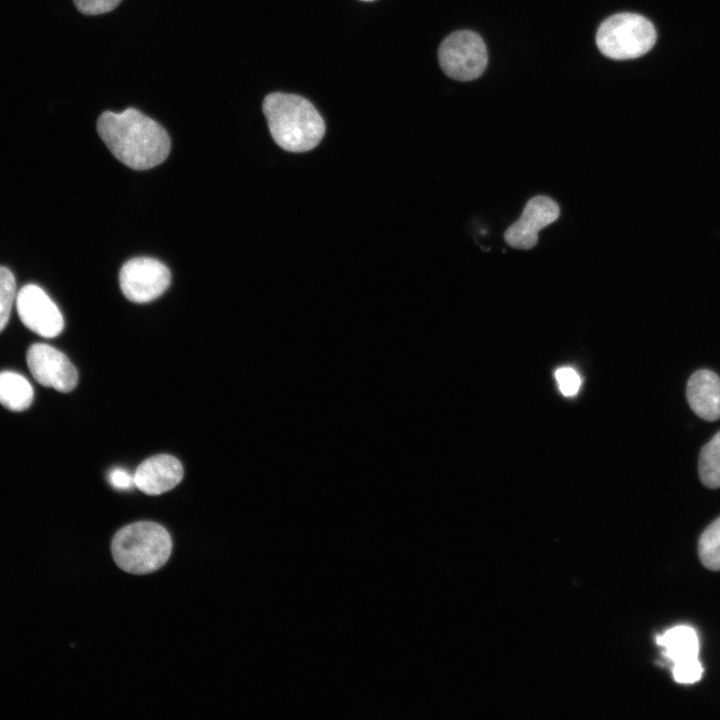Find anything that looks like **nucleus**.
<instances>
[{
  "instance_id": "obj_1",
  "label": "nucleus",
  "mask_w": 720,
  "mask_h": 720,
  "mask_svg": "<svg viewBox=\"0 0 720 720\" xmlns=\"http://www.w3.org/2000/svg\"><path fill=\"white\" fill-rule=\"evenodd\" d=\"M97 131L111 153L132 169L155 167L170 151L166 130L135 108L120 113H102L97 121Z\"/></svg>"
},
{
  "instance_id": "obj_2",
  "label": "nucleus",
  "mask_w": 720,
  "mask_h": 720,
  "mask_svg": "<svg viewBox=\"0 0 720 720\" xmlns=\"http://www.w3.org/2000/svg\"><path fill=\"white\" fill-rule=\"evenodd\" d=\"M263 112L273 140L289 152H306L316 147L325 134V123L307 99L275 92L263 101Z\"/></svg>"
},
{
  "instance_id": "obj_3",
  "label": "nucleus",
  "mask_w": 720,
  "mask_h": 720,
  "mask_svg": "<svg viewBox=\"0 0 720 720\" xmlns=\"http://www.w3.org/2000/svg\"><path fill=\"white\" fill-rule=\"evenodd\" d=\"M111 550L122 570L131 574H148L167 562L172 540L160 524L140 521L121 528L112 540Z\"/></svg>"
},
{
  "instance_id": "obj_4",
  "label": "nucleus",
  "mask_w": 720,
  "mask_h": 720,
  "mask_svg": "<svg viewBox=\"0 0 720 720\" xmlns=\"http://www.w3.org/2000/svg\"><path fill=\"white\" fill-rule=\"evenodd\" d=\"M656 38L653 24L645 17L635 13H618L600 24L596 44L606 57L627 60L650 51Z\"/></svg>"
},
{
  "instance_id": "obj_5",
  "label": "nucleus",
  "mask_w": 720,
  "mask_h": 720,
  "mask_svg": "<svg viewBox=\"0 0 720 720\" xmlns=\"http://www.w3.org/2000/svg\"><path fill=\"white\" fill-rule=\"evenodd\" d=\"M438 59L446 75L455 80L470 81L484 72L488 54L478 34L461 30L443 40L438 50Z\"/></svg>"
},
{
  "instance_id": "obj_6",
  "label": "nucleus",
  "mask_w": 720,
  "mask_h": 720,
  "mask_svg": "<svg viewBox=\"0 0 720 720\" xmlns=\"http://www.w3.org/2000/svg\"><path fill=\"white\" fill-rule=\"evenodd\" d=\"M663 648L662 655L672 664V675L680 684H693L703 675L698 659L699 640L696 631L687 625H678L656 637Z\"/></svg>"
},
{
  "instance_id": "obj_7",
  "label": "nucleus",
  "mask_w": 720,
  "mask_h": 720,
  "mask_svg": "<svg viewBox=\"0 0 720 720\" xmlns=\"http://www.w3.org/2000/svg\"><path fill=\"white\" fill-rule=\"evenodd\" d=\"M170 280L169 269L162 262L148 257L127 261L119 273L122 293L136 303L150 302L162 295Z\"/></svg>"
},
{
  "instance_id": "obj_8",
  "label": "nucleus",
  "mask_w": 720,
  "mask_h": 720,
  "mask_svg": "<svg viewBox=\"0 0 720 720\" xmlns=\"http://www.w3.org/2000/svg\"><path fill=\"white\" fill-rule=\"evenodd\" d=\"M15 301L21 322L34 333L52 338L62 332L64 319L61 311L41 287L35 284L23 286Z\"/></svg>"
},
{
  "instance_id": "obj_9",
  "label": "nucleus",
  "mask_w": 720,
  "mask_h": 720,
  "mask_svg": "<svg viewBox=\"0 0 720 720\" xmlns=\"http://www.w3.org/2000/svg\"><path fill=\"white\" fill-rule=\"evenodd\" d=\"M26 359L30 373L41 385L64 393L76 387V368L64 353L53 346L35 343L28 349Z\"/></svg>"
},
{
  "instance_id": "obj_10",
  "label": "nucleus",
  "mask_w": 720,
  "mask_h": 720,
  "mask_svg": "<svg viewBox=\"0 0 720 720\" xmlns=\"http://www.w3.org/2000/svg\"><path fill=\"white\" fill-rule=\"evenodd\" d=\"M558 204L550 197L538 195L526 203L520 218L504 233L506 243L516 249H531L538 241V232L559 217Z\"/></svg>"
},
{
  "instance_id": "obj_11",
  "label": "nucleus",
  "mask_w": 720,
  "mask_h": 720,
  "mask_svg": "<svg viewBox=\"0 0 720 720\" xmlns=\"http://www.w3.org/2000/svg\"><path fill=\"white\" fill-rule=\"evenodd\" d=\"M135 486L148 495H159L174 488L183 478L180 461L168 454L147 458L136 469Z\"/></svg>"
},
{
  "instance_id": "obj_12",
  "label": "nucleus",
  "mask_w": 720,
  "mask_h": 720,
  "mask_svg": "<svg viewBox=\"0 0 720 720\" xmlns=\"http://www.w3.org/2000/svg\"><path fill=\"white\" fill-rule=\"evenodd\" d=\"M686 395L692 410L702 419L720 418V377L707 369L692 374L687 383Z\"/></svg>"
},
{
  "instance_id": "obj_13",
  "label": "nucleus",
  "mask_w": 720,
  "mask_h": 720,
  "mask_svg": "<svg viewBox=\"0 0 720 720\" xmlns=\"http://www.w3.org/2000/svg\"><path fill=\"white\" fill-rule=\"evenodd\" d=\"M34 397L33 387L21 374L13 371L0 372V404L20 412L27 409Z\"/></svg>"
},
{
  "instance_id": "obj_14",
  "label": "nucleus",
  "mask_w": 720,
  "mask_h": 720,
  "mask_svg": "<svg viewBox=\"0 0 720 720\" xmlns=\"http://www.w3.org/2000/svg\"><path fill=\"white\" fill-rule=\"evenodd\" d=\"M698 469L705 486L720 487V431L702 448Z\"/></svg>"
},
{
  "instance_id": "obj_15",
  "label": "nucleus",
  "mask_w": 720,
  "mask_h": 720,
  "mask_svg": "<svg viewBox=\"0 0 720 720\" xmlns=\"http://www.w3.org/2000/svg\"><path fill=\"white\" fill-rule=\"evenodd\" d=\"M702 564L712 571H720V517L702 533L698 543Z\"/></svg>"
},
{
  "instance_id": "obj_16",
  "label": "nucleus",
  "mask_w": 720,
  "mask_h": 720,
  "mask_svg": "<svg viewBox=\"0 0 720 720\" xmlns=\"http://www.w3.org/2000/svg\"><path fill=\"white\" fill-rule=\"evenodd\" d=\"M16 300V283L12 272L0 266V332L8 323L12 306Z\"/></svg>"
},
{
  "instance_id": "obj_17",
  "label": "nucleus",
  "mask_w": 720,
  "mask_h": 720,
  "mask_svg": "<svg viewBox=\"0 0 720 720\" xmlns=\"http://www.w3.org/2000/svg\"><path fill=\"white\" fill-rule=\"evenodd\" d=\"M555 378L560 392L567 397L576 395L581 386V378L572 367H560L555 371Z\"/></svg>"
},
{
  "instance_id": "obj_18",
  "label": "nucleus",
  "mask_w": 720,
  "mask_h": 720,
  "mask_svg": "<svg viewBox=\"0 0 720 720\" xmlns=\"http://www.w3.org/2000/svg\"><path fill=\"white\" fill-rule=\"evenodd\" d=\"M77 9L86 15H98L115 9L121 0H73Z\"/></svg>"
},
{
  "instance_id": "obj_19",
  "label": "nucleus",
  "mask_w": 720,
  "mask_h": 720,
  "mask_svg": "<svg viewBox=\"0 0 720 720\" xmlns=\"http://www.w3.org/2000/svg\"><path fill=\"white\" fill-rule=\"evenodd\" d=\"M109 480L117 489H130L134 484V476L122 468H115L109 474Z\"/></svg>"
},
{
  "instance_id": "obj_20",
  "label": "nucleus",
  "mask_w": 720,
  "mask_h": 720,
  "mask_svg": "<svg viewBox=\"0 0 720 720\" xmlns=\"http://www.w3.org/2000/svg\"><path fill=\"white\" fill-rule=\"evenodd\" d=\"M365 1H370V0H365Z\"/></svg>"
}]
</instances>
